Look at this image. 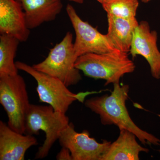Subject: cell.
<instances>
[{
    "label": "cell",
    "mask_w": 160,
    "mask_h": 160,
    "mask_svg": "<svg viewBox=\"0 0 160 160\" xmlns=\"http://www.w3.org/2000/svg\"><path fill=\"white\" fill-rule=\"evenodd\" d=\"M67 1L74 2L75 3H79V4H82L84 2V0H67Z\"/></svg>",
    "instance_id": "ac0fdd59"
},
{
    "label": "cell",
    "mask_w": 160,
    "mask_h": 160,
    "mask_svg": "<svg viewBox=\"0 0 160 160\" xmlns=\"http://www.w3.org/2000/svg\"><path fill=\"white\" fill-rule=\"evenodd\" d=\"M69 124V118L66 114L55 111L50 105L30 104L26 115L24 134L38 135L40 130H42L46 136L44 143L36 154V159H43L48 156L61 132Z\"/></svg>",
    "instance_id": "3957f363"
},
{
    "label": "cell",
    "mask_w": 160,
    "mask_h": 160,
    "mask_svg": "<svg viewBox=\"0 0 160 160\" xmlns=\"http://www.w3.org/2000/svg\"><path fill=\"white\" fill-rule=\"evenodd\" d=\"M37 145L33 135L18 132L0 121V160H24L28 149Z\"/></svg>",
    "instance_id": "8fae6325"
},
{
    "label": "cell",
    "mask_w": 160,
    "mask_h": 160,
    "mask_svg": "<svg viewBox=\"0 0 160 160\" xmlns=\"http://www.w3.org/2000/svg\"><path fill=\"white\" fill-rule=\"evenodd\" d=\"M58 160H72L71 152L68 148L62 147V149L56 156Z\"/></svg>",
    "instance_id": "e0dca14e"
},
{
    "label": "cell",
    "mask_w": 160,
    "mask_h": 160,
    "mask_svg": "<svg viewBox=\"0 0 160 160\" xmlns=\"http://www.w3.org/2000/svg\"><path fill=\"white\" fill-rule=\"evenodd\" d=\"M58 141L62 147L69 149L72 160H103L111 144L107 140L98 142L90 137L88 130L78 132L71 122L61 132Z\"/></svg>",
    "instance_id": "ba28073f"
},
{
    "label": "cell",
    "mask_w": 160,
    "mask_h": 160,
    "mask_svg": "<svg viewBox=\"0 0 160 160\" xmlns=\"http://www.w3.org/2000/svg\"><path fill=\"white\" fill-rule=\"evenodd\" d=\"M66 12L75 32L73 43L77 58L89 53H103L116 50L106 34H102L78 15L74 7L68 4Z\"/></svg>",
    "instance_id": "52a82bcc"
},
{
    "label": "cell",
    "mask_w": 160,
    "mask_h": 160,
    "mask_svg": "<svg viewBox=\"0 0 160 160\" xmlns=\"http://www.w3.org/2000/svg\"><path fill=\"white\" fill-rule=\"evenodd\" d=\"M158 33L150 30L149 23L142 21L135 30L130 54L134 58L143 57L149 63L152 77L160 79V52L157 46Z\"/></svg>",
    "instance_id": "9c48e42d"
},
{
    "label": "cell",
    "mask_w": 160,
    "mask_h": 160,
    "mask_svg": "<svg viewBox=\"0 0 160 160\" xmlns=\"http://www.w3.org/2000/svg\"><path fill=\"white\" fill-rule=\"evenodd\" d=\"M150 1H151V0H142V2L144 3H148Z\"/></svg>",
    "instance_id": "d6986e66"
},
{
    "label": "cell",
    "mask_w": 160,
    "mask_h": 160,
    "mask_svg": "<svg viewBox=\"0 0 160 160\" xmlns=\"http://www.w3.org/2000/svg\"><path fill=\"white\" fill-rule=\"evenodd\" d=\"M75 67L88 77L106 81L105 86L119 83L121 78L135 69L128 53L118 50L103 53H89L79 57Z\"/></svg>",
    "instance_id": "7a4b0ae2"
},
{
    "label": "cell",
    "mask_w": 160,
    "mask_h": 160,
    "mask_svg": "<svg viewBox=\"0 0 160 160\" xmlns=\"http://www.w3.org/2000/svg\"><path fill=\"white\" fill-rule=\"evenodd\" d=\"M20 41L10 35L1 34L0 36V75L13 76L18 74L14 62Z\"/></svg>",
    "instance_id": "9a60e30c"
},
{
    "label": "cell",
    "mask_w": 160,
    "mask_h": 160,
    "mask_svg": "<svg viewBox=\"0 0 160 160\" xmlns=\"http://www.w3.org/2000/svg\"><path fill=\"white\" fill-rule=\"evenodd\" d=\"M18 70L31 75L37 83V91L40 102L46 103L53 107L55 111L66 114L72 103L78 101L85 102L86 97L97 92H86L75 93L68 89L61 80L35 69L22 62H15Z\"/></svg>",
    "instance_id": "277c9868"
},
{
    "label": "cell",
    "mask_w": 160,
    "mask_h": 160,
    "mask_svg": "<svg viewBox=\"0 0 160 160\" xmlns=\"http://www.w3.org/2000/svg\"><path fill=\"white\" fill-rule=\"evenodd\" d=\"M0 103L8 116V126L24 134L26 115L30 104L22 77L18 74L0 75Z\"/></svg>",
    "instance_id": "5b68a950"
},
{
    "label": "cell",
    "mask_w": 160,
    "mask_h": 160,
    "mask_svg": "<svg viewBox=\"0 0 160 160\" xmlns=\"http://www.w3.org/2000/svg\"><path fill=\"white\" fill-rule=\"evenodd\" d=\"M75 56L70 32L66 33L61 42L50 49L44 61L35 64V69L57 78L67 87L77 85L82 80L80 71L75 67Z\"/></svg>",
    "instance_id": "8992f818"
},
{
    "label": "cell",
    "mask_w": 160,
    "mask_h": 160,
    "mask_svg": "<svg viewBox=\"0 0 160 160\" xmlns=\"http://www.w3.org/2000/svg\"><path fill=\"white\" fill-rule=\"evenodd\" d=\"M24 12L29 29L55 19L63 8L62 0H17Z\"/></svg>",
    "instance_id": "7c38bea8"
},
{
    "label": "cell",
    "mask_w": 160,
    "mask_h": 160,
    "mask_svg": "<svg viewBox=\"0 0 160 160\" xmlns=\"http://www.w3.org/2000/svg\"><path fill=\"white\" fill-rule=\"evenodd\" d=\"M129 85L113 84L110 94L95 97L85 101V106L99 115L103 125H114L119 130L125 129L134 133L143 145L160 146V140L154 135L140 129L132 120L126 106L129 97Z\"/></svg>",
    "instance_id": "6da1fadb"
},
{
    "label": "cell",
    "mask_w": 160,
    "mask_h": 160,
    "mask_svg": "<svg viewBox=\"0 0 160 160\" xmlns=\"http://www.w3.org/2000/svg\"><path fill=\"white\" fill-rule=\"evenodd\" d=\"M136 138L129 130H120L117 139L111 143L103 160H139L140 152H148L149 149L139 145Z\"/></svg>",
    "instance_id": "5bb4252c"
},
{
    "label": "cell",
    "mask_w": 160,
    "mask_h": 160,
    "mask_svg": "<svg viewBox=\"0 0 160 160\" xmlns=\"http://www.w3.org/2000/svg\"><path fill=\"white\" fill-rule=\"evenodd\" d=\"M159 152L160 154V150H159Z\"/></svg>",
    "instance_id": "44dd1931"
},
{
    "label": "cell",
    "mask_w": 160,
    "mask_h": 160,
    "mask_svg": "<svg viewBox=\"0 0 160 160\" xmlns=\"http://www.w3.org/2000/svg\"><path fill=\"white\" fill-rule=\"evenodd\" d=\"M106 0H97V1L101 3V4H102L103 2H105Z\"/></svg>",
    "instance_id": "ffe728a7"
},
{
    "label": "cell",
    "mask_w": 160,
    "mask_h": 160,
    "mask_svg": "<svg viewBox=\"0 0 160 160\" xmlns=\"http://www.w3.org/2000/svg\"><path fill=\"white\" fill-rule=\"evenodd\" d=\"M107 15L122 18H136L138 0H106L102 4Z\"/></svg>",
    "instance_id": "2e32d148"
},
{
    "label": "cell",
    "mask_w": 160,
    "mask_h": 160,
    "mask_svg": "<svg viewBox=\"0 0 160 160\" xmlns=\"http://www.w3.org/2000/svg\"><path fill=\"white\" fill-rule=\"evenodd\" d=\"M108 29L107 37L117 50L130 52L133 34L138 25L136 18H122L107 15Z\"/></svg>",
    "instance_id": "4fadbf2b"
},
{
    "label": "cell",
    "mask_w": 160,
    "mask_h": 160,
    "mask_svg": "<svg viewBox=\"0 0 160 160\" xmlns=\"http://www.w3.org/2000/svg\"><path fill=\"white\" fill-rule=\"evenodd\" d=\"M0 33L26 42L30 34L25 12L17 0H0Z\"/></svg>",
    "instance_id": "30bf717a"
}]
</instances>
